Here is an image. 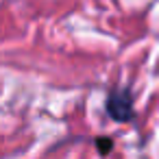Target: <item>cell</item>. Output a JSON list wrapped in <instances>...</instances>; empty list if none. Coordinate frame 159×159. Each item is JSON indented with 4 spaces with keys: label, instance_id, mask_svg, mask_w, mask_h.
Segmentation results:
<instances>
[{
    "label": "cell",
    "instance_id": "1",
    "mask_svg": "<svg viewBox=\"0 0 159 159\" xmlns=\"http://www.w3.org/2000/svg\"><path fill=\"white\" fill-rule=\"evenodd\" d=\"M107 113L118 122H129L133 118V94L126 89H118L107 98Z\"/></svg>",
    "mask_w": 159,
    "mask_h": 159
},
{
    "label": "cell",
    "instance_id": "2",
    "mask_svg": "<svg viewBox=\"0 0 159 159\" xmlns=\"http://www.w3.org/2000/svg\"><path fill=\"white\" fill-rule=\"evenodd\" d=\"M98 148H100V150H105V152H107V150H109V148H111V144H109V139H98Z\"/></svg>",
    "mask_w": 159,
    "mask_h": 159
}]
</instances>
